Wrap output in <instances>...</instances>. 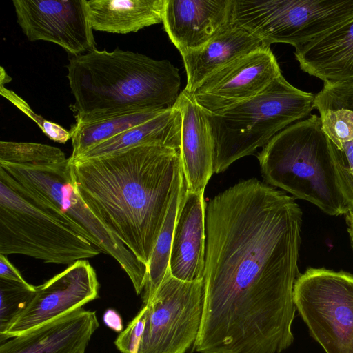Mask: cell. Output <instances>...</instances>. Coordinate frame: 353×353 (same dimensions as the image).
I'll return each mask as SVG.
<instances>
[{
    "label": "cell",
    "instance_id": "1",
    "mask_svg": "<svg viewBox=\"0 0 353 353\" xmlns=\"http://www.w3.org/2000/svg\"><path fill=\"white\" fill-rule=\"evenodd\" d=\"M303 213L252 178L205 203L204 300L193 350L281 353L294 341Z\"/></svg>",
    "mask_w": 353,
    "mask_h": 353
},
{
    "label": "cell",
    "instance_id": "2",
    "mask_svg": "<svg viewBox=\"0 0 353 353\" xmlns=\"http://www.w3.org/2000/svg\"><path fill=\"white\" fill-rule=\"evenodd\" d=\"M70 160L75 188L85 203L148 267L181 183L180 150L143 145Z\"/></svg>",
    "mask_w": 353,
    "mask_h": 353
},
{
    "label": "cell",
    "instance_id": "3",
    "mask_svg": "<svg viewBox=\"0 0 353 353\" xmlns=\"http://www.w3.org/2000/svg\"><path fill=\"white\" fill-rule=\"evenodd\" d=\"M67 69L78 123L170 108L181 93L179 70L169 61L119 48L72 56Z\"/></svg>",
    "mask_w": 353,
    "mask_h": 353
},
{
    "label": "cell",
    "instance_id": "4",
    "mask_svg": "<svg viewBox=\"0 0 353 353\" xmlns=\"http://www.w3.org/2000/svg\"><path fill=\"white\" fill-rule=\"evenodd\" d=\"M267 184L307 201L330 216L351 208V174L316 114L276 134L257 154Z\"/></svg>",
    "mask_w": 353,
    "mask_h": 353
},
{
    "label": "cell",
    "instance_id": "5",
    "mask_svg": "<svg viewBox=\"0 0 353 353\" xmlns=\"http://www.w3.org/2000/svg\"><path fill=\"white\" fill-rule=\"evenodd\" d=\"M100 252L74 222L0 167L1 254L71 264Z\"/></svg>",
    "mask_w": 353,
    "mask_h": 353
},
{
    "label": "cell",
    "instance_id": "6",
    "mask_svg": "<svg viewBox=\"0 0 353 353\" xmlns=\"http://www.w3.org/2000/svg\"><path fill=\"white\" fill-rule=\"evenodd\" d=\"M314 108V95L293 86L281 74L254 97L218 114L206 112L214 172L253 154L281 130L309 117Z\"/></svg>",
    "mask_w": 353,
    "mask_h": 353
},
{
    "label": "cell",
    "instance_id": "7",
    "mask_svg": "<svg viewBox=\"0 0 353 353\" xmlns=\"http://www.w3.org/2000/svg\"><path fill=\"white\" fill-rule=\"evenodd\" d=\"M0 167L79 226L92 244L119 263L129 276L136 294L142 293L147 265L137 259L85 203L75 188L70 158L64 155L34 165L0 163Z\"/></svg>",
    "mask_w": 353,
    "mask_h": 353
},
{
    "label": "cell",
    "instance_id": "8",
    "mask_svg": "<svg viewBox=\"0 0 353 353\" xmlns=\"http://www.w3.org/2000/svg\"><path fill=\"white\" fill-rule=\"evenodd\" d=\"M232 21L270 47L295 48L353 20V0H232Z\"/></svg>",
    "mask_w": 353,
    "mask_h": 353
},
{
    "label": "cell",
    "instance_id": "9",
    "mask_svg": "<svg viewBox=\"0 0 353 353\" xmlns=\"http://www.w3.org/2000/svg\"><path fill=\"white\" fill-rule=\"evenodd\" d=\"M293 299L325 353H353V274L310 268L298 276Z\"/></svg>",
    "mask_w": 353,
    "mask_h": 353
},
{
    "label": "cell",
    "instance_id": "10",
    "mask_svg": "<svg viewBox=\"0 0 353 353\" xmlns=\"http://www.w3.org/2000/svg\"><path fill=\"white\" fill-rule=\"evenodd\" d=\"M203 300V280L182 281L169 269L144 305L146 321L137 353H186L199 332Z\"/></svg>",
    "mask_w": 353,
    "mask_h": 353
},
{
    "label": "cell",
    "instance_id": "11",
    "mask_svg": "<svg viewBox=\"0 0 353 353\" xmlns=\"http://www.w3.org/2000/svg\"><path fill=\"white\" fill-rule=\"evenodd\" d=\"M99 283L86 260L71 263L41 285L28 306L0 333V343L57 319L99 298Z\"/></svg>",
    "mask_w": 353,
    "mask_h": 353
},
{
    "label": "cell",
    "instance_id": "12",
    "mask_svg": "<svg viewBox=\"0 0 353 353\" xmlns=\"http://www.w3.org/2000/svg\"><path fill=\"white\" fill-rule=\"evenodd\" d=\"M17 21L30 41L54 43L72 56L96 48L87 0H13Z\"/></svg>",
    "mask_w": 353,
    "mask_h": 353
},
{
    "label": "cell",
    "instance_id": "13",
    "mask_svg": "<svg viewBox=\"0 0 353 353\" xmlns=\"http://www.w3.org/2000/svg\"><path fill=\"white\" fill-rule=\"evenodd\" d=\"M281 74L270 48H262L219 69L190 94L205 112L218 114L257 95Z\"/></svg>",
    "mask_w": 353,
    "mask_h": 353
},
{
    "label": "cell",
    "instance_id": "14",
    "mask_svg": "<svg viewBox=\"0 0 353 353\" xmlns=\"http://www.w3.org/2000/svg\"><path fill=\"white\" fill-rule=\"evenodd\" d=\"M204 192H192L183 170L181 199L176 216L169 269L185 281H201L205 269V223Z\"/></svg>",
    "mask_w": 353,
    "mask_h": 353
},
{
    "label": "cell",
    "instance_id": "15",
    "mask_svg": "<svg viewBox=\"0 0 353 353\" xmlns=\"http://www.w3.org/2000/svg\"><path fill=\"white\" fill-rule=\"evenodd\" d=\"M232 4V0H165L162 23L181 55L223 30L231 21Z\"/></svg>",
    "mask_w": 353,
    "mask_h": 353
},
{
    "label": "cell",
    "instance_id": "16",
    "mask_svg": "<svg viewBox=\"0 0 353 353\" xmlns=\"http://www.w3.org/2000/svg\"><path fill=\"white\" fill-rule=\"evenodd\" d=\"M99 327L96 312L80 307L1 343L0 353H85Z\"/></svg>",
    "mask_w": 353,
    "mask_h": 353
},
{
    "label": "cell",
    "instance_id": "17",
    "mask_svg": "<svg viewBox=\"0 0 353 353\" xmlns=\"http://www.w3.org/2000/svg\"><path fill=\"white\" fill-rule=\"evenodd\" d=\"M182 115L180 152L188 190L204 192L213 171V148L206 112L183 90L175 103Z\"/></svg>",
    "mask_w": 353,
    "mask_h": 353
},
{
    "label": "cell",
    "instance_id": "18",
    "mask_svg": "<svg viewBox=\"0 0 353 353\" xmlns=\"http://www.w3.org/2000/svg\"><path fill=\"white\" fill-rule=\"evenodd\" d=\"M265 48L270 47L231 20L204 46L181 54L187 75L184 90L192 92L207 77L234 60Z\"/></svg>",
    "mask_w": 353,
    "mask_h": 353
},
{
    "label": "cell",
    "instance_id": "19",
    "mask_svg": "<svg viewBox=\"0 0 353 353\" xmlns=\"http://www.w3.org/2000/svg\"><path fill=\"white\" fill-rule=\"evenodd\" d=\"M300 68L323 82L353 81V20L295 48Z\"/></svg>",
    "mask_w": 353,
    "mask_h": 353
},
{
    "label": "cell",
    "instance_id": "20",
    "mask_svg": "<svg viewBox=\"0 0 353 353\" xmlns=\"http://www.w3.org/2000/svg\"><path fill=\"white\" fill-rule=\"evenodd\" d=\"M181 128V112L175 104L154 118L89 148L77 158H69L87 160L143 145L180 150Z\"/></svg>",
    "mask_w": 353,
    "mask_h": 353
},
{
    "label": "cell",
    "instance_id": "21",
    "mask_svg": "<svg viewBox=\"0 0 353 353\" xmlns=\"http://www.w3.org/2000/svg\"><path fill=\"white\" fill-rule=\"evenodd\" d=\"M164 4L165 0H87L92 30L116 34L162 23Z\"/></svg>",
    "mask_w": 353,
    "mask_h": 353
},
{
    "label": "cell",
    "instance_id": "22",
    "mask_svg": "<svg viewBox=\"0 0 353 353\" xmlns=\"http://www.w3.org/2000/svg\"><path fill=\"white\" fill-rule=\"evenodd\" d=\"M165 110L132 112L94 121L76 122L70 130L72 146L70 158H77L89 148L148 121Z\"/></svg>",
    "mask_w": 353,
    "mask_h": 353
},
{
    "label": "cell",
    "instance_id": "23",
    "mask_svg": "<svg viewBox=\"0 0 353 353\" xmlns=\"http://www.w3.org/2000/svg\"><path fill=\"white\" fill-rule=\"evenodd\" d=\"M181 183L174 194L148 265L147 276L142 296L143 305L151 299L169 270L173 233L181 199Z\"/></svg>",
    "mask_w": 353,
    "mask_h": 353
},
{
    "label": "cell",
    "instance_id": "24",
    "mask_svg": "<svg viewBox=\"0 0 353 353\" xmlns=\"http://www.w3.org/2000/svg\"><path fill=\"white\" fill-rule=\"evenodd\" d=\"M36 290L28 282L0 279V333L28 306Z\"/></svg>",
    "mask_w": 353,
    "mask_h": 353
},
{
    "label": "cell",
    "instance_id": "25",
    "mask_svg": "<svg viewBox=\"0 0 353 353\" xmlns=\"http://www.w3.org/2000/svg\"><path fill=\"white\" fill-rule=\"evenodd\" d=\"M65 154L59 148L37 143L0 142V163L34 165Z\"/></svg>",
    "mask_w": 353,
    "mask_h": 353
},
{
    "label": "cell",
    "instance_id": "26",
    "mask_svg": "<svg viewBox=\"0 0 353 353\" xmlns=\"http://www.w3.org/2000/svg\"><path fill=\"white\" fill-rule=\"evenodd\" d=\"M0 94L34 121L42 132L51 140L63 144L71 139L70 131L66 130L60 125L48 121L41 115L36 114L30 105L12 90L7 89L5 86H0Z\"/></svg>",
    "mask_w": 353,
    "mask_h": 353
},
{
    "label": "cell",
    "instance_id": "27",
    "mask_svg": "<svg viewBox=\"0 0 353 353\" xmlns=\"http://www.w3.org/2000/svg\"><path fill=\"white\" fill-rule=\"evenodd\" d=\"M146 312L147 307L142 306L136 316L114 341V345L121 352H138L145 326Z\"/></svg>",
    "mask_w": 353,
    "mask_h": 353
},
{
    "label": "cell",
    "instance_id": "28",
    "mask_svg": "<svg viewBox=\"0 0 353 353\" xmlns=\"http://www.w3.org/2000/svg\"><path fill=\"white\" fill-rule=\"evenodd\" d=\"M0 279L21 283L26 281L19 271L8 261L6 255L0 254Z\"/></svg>",
    "mask_w": 353,
    "mask_h": 353
},
{
    "label": "cell",
    "instance_id": "29",
    "mask_svg": "<svg viewBox=\"0 0 353 353\" xmlns=\"http://www.w3.org/2000/svg\"><path fill=\"white\" fill-rule=\"evenodd\" d=\"M104 323L112 330L121 332L123 330V321L120 314L113 309H108L103 316Z\"/></svg>",
    "mask_w": 353,
    "mask_h": 353
},
{
    "label": "cell",
    "instance_id": "30",
    "mask_svg": "<svg viewBox=\"0 0 353 353\" xmlns=\"http://www.w3.org/2000/svg\"><path fill=\"white\" fill-rule=\"evenodd\" d=\"M336 148L343 157L346 166L353 178V140L344 142Z\"/></svg>",
    "mask_w": 353,
    "mask_h": 353
},
{
    "label": "cell",
    "instance_id": "31",
    "mask_svg": "<svg viewBox=\"0 0 353 353\" xmlns=\"http://www.w3.org/2000/svg\"><path fill=\"white\" fill-rule=\"evenodd\" d=\"M345 219L347 225V230L353 250V208H351L349 212L345 214Z\"/></svg>",
    "mask_w": 353,
    "mask_h": 353
},
{
    "label": "cell",
    "instance_id": "32",
    "mask_svg": "<svg viewBox=\"0 0 353 353\" xmlns=\"http://www.w3.org/2000/svg\"><path fill=\"white\" fill-rule=\"evenodd\" d=\"M1 74H0V86H4L6 83L12 81V78L7 74L4 68L1 66Z\"/></svg>",
    "mask_w": 353,
    "mask_h": 353
},
{
    "label": "cell",
    "instance_id": "33",
    "mask_svg": "<svg viewBox=\"0 0 353 353\" xmlns=\"http://www.w3.org/2000/svg\"><path fill=\"white\" fill-rule=\"evenodd\" d=\"M351 208H353V185L352 187V196L350 198Z\"/></svg>",
    "mask_w": 353,
    "mask_h": 353
}]
</instances>
